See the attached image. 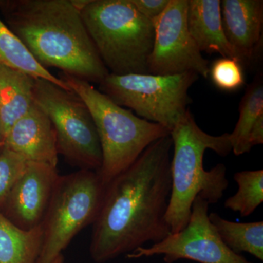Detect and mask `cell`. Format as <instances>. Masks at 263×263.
Returning a JSON list of instances; mask_svg holds the SVG:
<instances>
[{
	"label": "cell",
	"instance_id": "cell-1",
	"mask_svg": "<svg viewBox=\"0 0 263 263\" xmlns=\"http://www.w3.org/2000/svg\"><path fill=\"white\" fill-rule=\"evenodd\" d=\"M172 148L170 135L157 140L105 186L89 247L95 262H108L148 242L158 243L171 233L166 213Z\"/></svg>",
	"mask_w": 263,
	"mask_h": 263
},
{
	"label": "cell",
	"instance_id": "cell-2",
	"mask_svg": "<svg viewBox=\"0 0 263 263\" xmlns=\"http://www.w3.org/2000/svg\"><path fill=\"white\" fill-rule=\"evenodd\" d=\"M0 13L44 68L90 84H100L110 73L74 0H0Z\"/></svg>",
	"mask_w": 263,
	"mask_h": 263
},
{
	"label": "cell",
	"instance_id": "cell-3",
	"mask_svg": "<svg viewBox=\"0 0 263 263\" xmlns=\"http://www.w3.org/2000/svg\"><path fill=\"white\" fill-rule=\"evenodd\" d=\"M172 140L171 160V193L166 221L172 233L187 224L192 207L197 196L211 204L217 203L228 187L227 167L218 164L209 171L204 168L205 151L221 157L232 152L230 133L212 136L200 129L187 110L170 133Z\"/></svg>",
	"mask_w": 263,
	"mask_h": 263
},
{
	"label": "cell",
	"instance_id": "cell-4",
	"mask_svg": "<svg viewBox=\"0 0 263 263\" xmlns=\"http://www.w3.org/2000/svg\"><path fill=\"white\" fill-rule=\"evenodd\" d=\"M99 56L114 75L147 74L155 26L131 0H74Z\"/></svg>",
	"mask_w": 263,
	"mask_h": 263
},
{
	"label": "cell",
	"instance_id": "cell-5",
	"mask_svg": "<svg viewBox=\"0 0 263 263\" xmlns=\"http://www.w3.org/2000/svg\"><path fill=\"white\" fill-rule=\"evenodd\" d=\"M60 73L59 79L82 99L94 120L102 151L97 173L104 186L134 163L152 143L169 136L168 129L119 106L90 83Z\"/></svg>",
	"mask_w": 263,
	"mask_h": 263
},
{
	"label": "cell",
	"instance_id": "cell-6",
	"mask_svg": "<svg viewBox=\"0 0 263 263\" xmlns=\"http://www.w3.org/2000/svg\"><path fill=\"white\" fill-rule=\"evenodd\" d=\"M104 190L97 171L60 176L41 226L42 247L36 263L53 262L81 230L94 223Z\"/></svg>",
	"mask_w": 263,
	"mask_h": 263
},
{
	"label": "cell",
	"instance_id": "cell-7",
	"mask_svg": "<svg viewBox=\"0 0 263 263\" xmlns=\"http://www.w3.org/2000/svg\"><path fill=\"white\" fill-rule=\"evenodd\" d=\"M198 78L193 72L174 76L109 73L98 90L119 106L171 133L187 112L192 103L189 89Z\"/></svg>",
	"mask_w": 263,
	"mask_h": 263
},
{
	"label": "cell",
	"instance_id": "cell-8",
	"mask_svg": "<svg viewBox=\"0 0 263 263\" xmlns=\"http://www.w3.org/2000/svg\"><path fill=\"white\" fill-rule=\"evenodd\" d=\"M34 102L46 113L56 133L59 155L80 170L98 171L102 151L87 105L74 91L35 79Z\"/></svg>",
	"mask_w": 263,
	"mask_h": 263
},
{
	"label": "cell",
	"instance_id": "cell-9",
	"mask_svg": "<svg viewBox=\"0 0 263 263\" xmlns=\"http://www.w3.org/2000/svg\"><path fill=\"white\" fill-rule=\"evenodd\" d=\"M209 204L197 196L186 227L158 243L127 254L129 259L162 255L165 263L188 259L198 263H252L224 245L209 219Z\"/></svg>",
	"mask_w": 263,
	"mask_h": 263
},
{
	"label": "cell",
	"instance_id": "cell-10",
	"mask_svg": "<svg viewBox=\"0 0 263 263\" xmlns=\"http://www.w3.org/2000/svg\"><path fill=\"white\" fill-rule=\"evenodd\" d=\"M188 0H170L154 22L155 37L147 62L148 73L174 76L193 72L207 79L210 68L187 26Z\"/></svg>",
	"mask_w": 263,
	"mask_h": 263
},
{
	"label": "cell",
	"instance_id": "cell-11",
	"mask_svg": "<svg viewBox=\"0 0 263 263\" xmlns=\"http://www.w3.org/2000/svg\"><path fill=\"white\" fill-rule=\"evenodd\" d=\"M60 176L57 167L27 162L0 212L21 229L31 230L41 227Z\"/></svg>",
	"mask_w": 263,
	"mask_h": 263
},
{
	"label": "cell",
	"instance_id": "cell-12",
	"mask_svg": "<svg viewBox=\"0 0 263 263\" xmlns=\"http://www.w3.org/2000/svg\"><path fill=\"white\" fill-rule=\"evenodd\" d=\"M4 148L28 162L57 167L56 133L46 113L34 102L30 110L12 126L5 138Z\"/></svg>",
	"mask_w": 263,
	"mask_h": 263
},
{
	"label": "cell",
	"instance_id": "cell-13",
	"mask_svg": "<svg viewBox=\"0 0 263 263\" xmlns=\"http://www.w3.org/2000/svg\"><path fill=\"white\" fill-rule=\"evenodd\" d=\"M187 26L201 53H219L241 65L254 62L252 57L232 46L227 39L221 24L219 0H188Z\"/></svg>",
	"mask_w": 263,
	"mask_h": 263
},
{
	"label": "cell",
	"instance_id": "cell-14",
	"mask_svg": "<svg viewBox=\"0 0 263 263\" xmlns=\"http://www.w3.org/2000/svg\"><path fill=\"white\" fill-rule=\"evenodd\" d=\"M221 24L232 46L255 60L262 46L263 1H221Z\"/></svg>",
	"mask_w": 263,
	"mask_h": 263
},
{
	"label": "cell",
	"instance_id": "cell-15",
	"mask_svg": "<svg viewBox=\"0 0 263 263\" xmlns=\"http://www.w3.org/2000/svg\"><path fill=\"white\" fill-rule=\"evenodd\" d=\"M35 79L0 65V121L5 138L12 126L34 105Z\"/></svg>",
	"mask_w": 263,
	"mask_h": 263
},
{
	"label": "cell",
	"instance_id": "cell-16",
	"mask_svg": "<svg viewBox=\"0 0 263 263\" xmlns=\"http://www.w3.org/2000/svg\"><path fill=\"white\" fill-rule=\"evenodd\" d=\"M42 242V226L21 229L0 212V263H36Z\"/></svg>",
	"mask_w": 263,
	"mask_h": 263
},
{
	"label": "cell",
	"instance_id": "cell-17",
	"mask_svg": "<svg viewBox=\"0 0 263 263\" xmlns=\"http://www.w3.org/2000/svg\"><path fill=\"white\" fill-rule=\"evenodd\" d=\"M211 222L224 245L235 254L246 252L263 261V221L235 222L209 214Z\"/></svg>",
	"mask_w": 263,
	"mask_h": 263
},
{
	"label": "cell",
	"instance_id": "cell-18",
	"mask_svg": "<svg viewBox=\"0 0 263 263\" xmlns=\"http://www.w3.org/2000/svg\"><path fill=\"white\" fill-rule=\"evenodd\" d=\"M0 65L22 71L34 79L50 81L66 90L68 86L40 65L24 43L0 18Z\"/></svg>",
	"mask_w": 263,
	"mask_h": 263
},
{
	"label": "cell",
	"instance_id": "cell-19",
	"mask_svg": "<svg viewBox=\"0 0 263 263\" xmlns=\"http://www.w3.org/2000/svg\"><path fill=\"white\" fill-rule=\"evenodd\" d=\"M263 119V81L258 74L247 90L239 106V118L233 133H230L232 152L235 155L248 153L252 149L249 142L254 126Z\"/></svg>",
	"mask_w": 263,
	"mask_h": 263
},
{
	"label": "cell",
	"instance_id": "cell-20",
	"mask_svg": "<svg viewBox=\"0 0 263 263\" xmlns=\"http://www.w3.org/2000/svg\"><path fill=\"white\" fill-rule=\"evenodd\" d=\"M233 179L238 190L227 199L224 206L247 217L263 202V170L240 171L235 173Z\"/></svg>",
	"mask_w": 263,
	"mask_h": 263
},
{
	"label": "cell",
	"instance_id": "cell-21",
	"mask_svg": "<svg viewBox=\"0 0 263 263\" xmlns=\"http://www.w3.org/2000/svg\"><path fill=\"white\" fill-rule=\"evenodd\" d=\"M27 162L8 148H3L0 152V209L10 190L24 174Z\"/></svg>",
	"mask_w": 263,
	"mask_h": 263
},
{
	"label": "cell",
	"instance_id": "cell-22",
	"mask_svg": "<svg viewBox=\"0 0 263 263\" xmlns=\"http://www.w3.org/2000/svg\"><path fill=\"white\" fill-rule=\"evenodd\" d=\"M209 74L216 87L224 91H235L245 84L242 65L233 59H218L213 63Z\"/></svg>",
	"mask_w": 263,
	"mask_h": 263
},
{
	"label": "cell",
	"instance_id": "cell-23",
	"mask_svg": "<svg viewBox=\"0 0 263 263\" xmlns=\"http://www.w3.org/2000/svg\"><path fill=\"white\" fill-rule=\"evenodd\" d=\"M136 9L152 23L167 8L170 0H131Z\"/></svg>",
	"mask_w": 263,
	"mask_h": 263
},
{
	"label": "cell",
	"instance_id": "cell-24",
	"mask_svg": "<svg viewBox=\"0 0 263 263\" xmlns=\"http://www.w3.org/2000/svg\"><path fill=\"white\" fill-rule=\"evenodd\" d=\"M5 137L3 134V127H2L1 121H0V152L4 148Z\"/></svg>",
	"mask_w": 263,
	"mask_h": 263
},
{
	"label": "cell",
	"instance_id": "cell-25",
	"mask_svg": "<svg viewBox=\"0 0 263 263\" xmlns=\"http://www.w3.org/2000/svg\"><path fill=\"white\" fill-rule=\"evenodd\" d=\"M51 263H64V257L62 254L57 257Z\"/></svg>",
	"mask_w": 263,
	"mask_h": 263
}]
</instances>
